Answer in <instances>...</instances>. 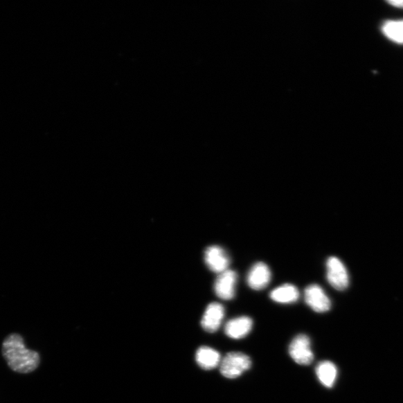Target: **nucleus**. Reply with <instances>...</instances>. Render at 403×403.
I'll return each mask as SVG.
<instances>
[{"label":"nucleus","mask_w":403,"mask_h":403,"mask_svg":"<svg viewBox=\"0 0 403 403\" xmlns=\"http://www.w3.org/2000/svg\"><path fill=\"white\" fill-rule=\"evenodd\" d=\"M225 310L222 304L218 303L209 304L201 321L202 328L210 333L217 332L222 325Z\"/></svg>","instance_id":"6e6552de"},{"label":"nucleus","mask_w":403,"mask_h":403,"mask_svg":"<svg viewBox=\"0 0 403 403\" xmlns=\"http://www.w3.org/2000/svg\"><path fill=\"white\" fill-rule=\"evenodd\" d=\"M316 374L323 386L331 388L338 377V368L330 361L320 362L316 367Z\"/></svg>","instance_id":"f8f14e48"},{"label":"nucleus","mask_w":403,"mask_h":403,"mask_svg":"<svg viewBox=\"0 0 403 403\" xmlns=\"http://www.w3.org/2000/svg\"><path fill=\"white\" fill-rule=\"evenodd\" d=\"M328 280L338 291H343L349 285V275L346 267L337 257H330L326 262Z\"/></svg>","instance_id":"20e7f679"},{"label":"nucleus","mask_w":403,"mask_h":403,"mask_svg":"<svg viewBox=\"0 0 403 403\" xmlns=\"http://www.w3.org/2000/svg\"><path fill=\"white\" fill-rule=\"evenodd\" d=\"M289 351L292 359L301 366H310L314 359L311 340L306 334L297 335L289 345Z\"/></svg>","instance_id":"7ed1b4c3"},{"label":"nucleus","mask_w":403,"mask_h":403,"mask_svg":"<svg viewBox=\"0 0 403 403\" xmlns=\"http://www.w3.org/2000/svg\"><path fill=\"white\" fill-rule=\"evenodd\" d=\"M251 366V359L247 355L241 352H232L222 360L220 370L224 377L233 379L241 377Z\"/></svg>","instance_id":"f03ea898"},{"label":"nucleus","mask_w":403,"mask_h":403,"mask_svg":"<svg viewBox=\"0 0 403 403\" xmlns=\"http://www.w3.org/2000/svg\"><path fill=\"white\" fill-rule=\"evenodd\" d=\"M222 360V357L217 350L208 347L200 348L196 354L198 366L206 370H213L220 366Z\"/></svg>","instance_id":"9b49d317"},{"label":"nucleus","mask_w":403,"mask_h":403,"mask_svg":"<svg viewBox=\"0 0 403 403\" xmlns=\"http://www.w3.org/2000/svg\"><path fill=\"white\" fill-rule=\"evenodd\" d=\"M270 296L271 300L276 303L289 304L296 303L299 300L300 292L296 286L285 284L273 290Z\"/></svg>","instance_id":"ddd939ff"},{"label":"nucleus","mask_w":403,"mask_h":403,"mask_svg":"<svg viewBox=\"0 0 403 403\" xmlns=\"http://www.w3.org/2000/svg\"><path fill=\"white\" fill-rule=\"evenodd\" d=\"M388 3L393 7L403 8V0H401V1H395V0H392V1H388Z\"/></svg>","instance_id":"2eb2a0df"},{"label":"nucleus","mask_w":403,"mask_h":403,"mask_svg":"<svg viewBox=\"0 0 403 403\" xmlns=\"http://www.w3.org/2000/svg\"><path fill=\"white\" fill-rule=\"evenodd\" d=\"M3 354L8 366L17 373H31L40 364L39 354L28 350L23 338L18 334L8 335L5 339L3 343Z\"/></svg>","instance_id":"f257e3e1"},{"label":"nucleus","mask_w":403,"mask_h":403,"mask_svg":"<svg viewBox=\"0 0 403 403\" xmlns=\"http://www.w3.org/2000/svg\"><path fill=\"white\" fill-rule=\"evenodd\" d=\"M253 321L249 316H239L228 321L225 325V334L229 338L239 340L247 336L253 329Z\"/></svg>","instance_id":"9d476101"},{"label":"nucleus","mask_w":403,"mask_h":403,"mask_svg":"<svg viewBox=\"0 0 403 403\" xmlns=\"http://www.w3.org/2000/svg\"><path fill=\"white\" fill-rule=\"evenodd\" d=\"M271 273L268 266L263 262L256 263L247 275V284L252 289L260 291L270 283Z\"/></svg>","instance_id":"1a4fd4ad"},{"label":"nucleus","mask_w":403,"mask_h":403,"mask_svg":"<svg viewBox=\"0 0 403 403\" xmlns=\"http://www.w3.org/2000/svg\"><path fill=\"white\" fill-rule=\"evenodd\" d=\"M305 301L313 311L318 313L329 312L332 306L329 296L320 285L315 284L306 287Z\"/></svg>","instance_id":"39448f33"},{"label":"nucleus","mask_w":403,"mask_h":403,"mask_svg":"<svg viewBox=\"0 0 403 403\" xmlns=\"http://www.w3.org/2000/svg\"><path fill=\"white\" fill-rule=\"evenodd\" d=\"M205 262L211 271L219 274L227 271L230 264L227 253L218 246L209 247L206 249Z\"/></svg>","instance_id":"0eeeda50"},{"label":"nucleus","mask_w":403,"mask_h":403,"mask_svg":"<svg viewBox=\"0 0 403 403\" xmlns=\"http://www.w3.org/2000/svg\"><path fill=\"white\" fill-rule=\"evenodd\" d=\"M382 31L389 40L403 44V20L389 21L384 23Z\"/></svg>","instance_id":"4468645a"},{"label":"nucleus","mask_w":403,"mask_h":403,"mask_svg":"<svg viewBox=\"0 0 403 403\" xmlns=\"http://www.w3.org/2000/svg\"><path fill=\"white\" fill-rule=\"evenodd\" d=\"M237 277V274L229 269L219 274L215 284V292L219 298L224 301L234 298Z\"/></svg>","instance_id":"423d86ee"}]
</instances>
